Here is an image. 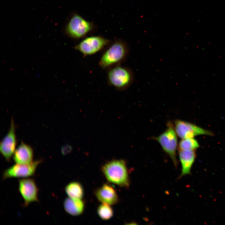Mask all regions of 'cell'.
<instances>
[{"mask_svg":"<svg viewBox=\"0 0 225 225\" xmlns=\"http://www.w3.org/2000/svg\"><path fill=\"white\" fill-rule=\"evenodd\" d=\"M98 199L103 203L109 205L116 204L119 198L115 189L111 185L104 184L97 188L95 192Z\"/></svg>","mask_w":225,"mask_h":225,"instance_id":"cell-11","label":"cell"},{"mask_svg":"<svg viewBox=\"0 0 225 225\" xmlns=\"http://www.w3.org/2000/svg\"><path fill=\"white\" fill-rule=\"evenodd\" d=\"M65 191L69 197L72 198L81 199L84 195V190L82 185L76 182L68 184L65 187Z\"/></svg>","mask_w":225,"mask_h":225,"instance_id":"cell-15","label":"cell"},{"mask_svg":"<svg viewBox=\"0 0 225 225\" xmlns=\"http://www.w3.org/2000/svg\"><path fill=\"white\" fill-rule=\"evenodd\" d=\"M97 212L100 217L104 220L110 219L113 214V210L110 205L103 203L98 206Z\"/></svg>","mask_w":225,"mask_h":225,"instance_id":"cell-17","label":"cell"},{"mask_svg":"<svg viewBox=\"0 0 225 225\" xmlns=\"http://www.w3.org/2000/svg\"><path fill=\"white\" fill-rule=\"evenodd\" d=\"M109 40L100 36L85 38L74 47V49L83 56L94 54L107 47L111 43Z\"/></svg>","mask_w":225,"mask_h":225,"instance_id":"cell-6","label":"cell"},{"mask_svg":"<svg viewBox=\"0 0 225 225\" xmlns=\"http://www.w3.org/2000/svg\"><path fill=\"white\" fill-rule=\"evenodd\" d=\"M33 158V150L29 145L22 142L16 149L13 159L16 163L28 164L32 163Z\"/></svg>","mask_w":225,"mask_h":225,"instance_id":"cell-12","label":"cell"},{"mask_svg":"<svg viewBox=\"0 0 225 225\" xmlns=\"http://www.w3.org/2000/svg\"><path fill=\"white\" fill-rule=\"evenodd\" d=\"M16 125L13 118L12 119L9 130L0 144L1 153L5 159L10 161L16 149L17 138Z\"/></svg>","mask_w":225,"mask_h":225,"instance_id":"cell-10","label":"cell"},{"mask_svg":"<svg viewBox=\"0 0 225 225\" xmlns=\"http://www.w3.org/2000/svg\"><path fill=\"white\" fill-rule=\"evenodd\" d=\"M197 141L193 138L182 139L179 142L178 150H195L199 147Z\"/></svg>","mask_w":225,"mask_h":225,"instance_id":"cell-16","label":"cell"},{"mask_svg":"<svg viewBox=\"0 0 225 225\" xmlns=\"http://www.w3.org/2000/svg\"><path fill=\"white\" fill-rule=\"evenodd\" d=\"M129 53V48L125 41L118 39L111 42L104 52L99 62L102 69H107L121 65L126 59Z\"/></svg>","mask_w":225,"mask_h":225,"instance_id":"cell-1","label":"cell"},{"mask_svg":"<svg viewBox=\"0 0 225 225\" xmlns=\"http://www.w3.org/2000/svg\"><path fill=\"white\" fill-rule=\"evenodd\" d=\"M182 170L179 178L189 174L196 158L195 150H178Z\"/></svg>","mask_w":225,"mask_h":225,"instance_id":"cell-13","label":"cell"},{"mask_svg":"<svg viewBox=\"0 0 225 225\" xmlns=\"http://www.w3.org/2000/svg\"><path fill=\"white\" fill-rule=\"evenodd\" d=\"M102 171L106 179L110 182L119 186L128 188L130 180L125 161L123 160H114L105 163Z\"/></svg>","mask_w":225,"mask_h":225,"instance_id":"cell-2","label":"cell"},{"mask_svg":"<svg viewBox=\"0 0 225 225\" xmlns=\"http://www.w3.org/2000/svg\"><path fill=\"white\" fill-rule=\"evenodd\" d=\"M177 135L174 126L171 122L169 121L167 123V128L165 131L159 136L153 138L159 143L163 150L171 158L176 167L178 165L176 156L178 143Z\"/></svg>","mask_w":225,"mask_h":225,"instance_id":"cell-4","label":"cell"},{"mask_svg":"<svg viewBox=\"0 0 225 225\" xmlns=\"http://www.w3.org/2000/svg\"><path fill=\"white\" fill-rule=\"evenodd\" d=\"M63 207L65 211L68 213L76 216L82 213L84 209L85 204L81 199L69 197L64 201Z\"/></svg>","mask_w":225,"mask_h":225,"instance_id":"cell-14","label":"cell"},{"mask_svg":"<svg viewBox=\"0 0 225 225\" xmlns=\"http://www.w3.org/2000/svg\"><path fill=\"white\" fill-rule=\"evenodd\" d=\"M175 128L179 137L182 139L194 138L198 135L212 136V132L193 124L180 120L174 122Z\"/></svg>","mask_w":225,"mask_h":225,"instance_id":"cell-8","label":"cell"},{"mask_svg":"<svg viewBox=\"0 0 225 225\" xmlns=\"http://www.w3.org/2000/svg\"><path fill=\"white\" fill-rule=\"evenodd\" d=\"M93 23L75 13L71 17L66 28V32L71 38L80 39L85 37L94 28Z\"/></svg>","mask_w":225,"mask_h":225,"instance_id":"cell-5","label":"cell"},{"mask_svg":"<svg viewBox=\"0 0 225 225\" xmlns=\"http://www.w3.org/2000/svg\"><path fill=\"white\" fill-rule=\"evenodd\" d=\"M18 190L23 200L24 207L32 202H38V189L33 179L25 178L19 180Z\"/></svg>","mask_w":225,"mask_h":225,"instance_id":"cell-9","label":"cell"},{"mask_svg":"<svg viewBox=\"0 0 225 225\" xmlns=\"http://www.w3.org/2000/svg\"><path fill=\"white\" fill-rule=\"evenodd\" d=\"M107 78L108 84L119 91L125 90L133 83L134 76L129 68L121 65L108 69Z\"/></svg>","mask_w":225,"mask_h":225,"instance_id":"cell-3","label":"cell"},{"mask_svg":"<svg viewBox=\"0 0 225 225\" xmlns=\"http://www.w3.org/2000/svg\"><path fill=\"white\" fill-rule=\"evenodd\" d=\"M42 161L38 160L28 164L16 163L6 169L3 173L2 179L10 178H27L35 173L38 165Z\"/></svg>","mask_w":225,"mask_h":225,"instance_id":"cell-7","label":"cell"}]
</instances>
